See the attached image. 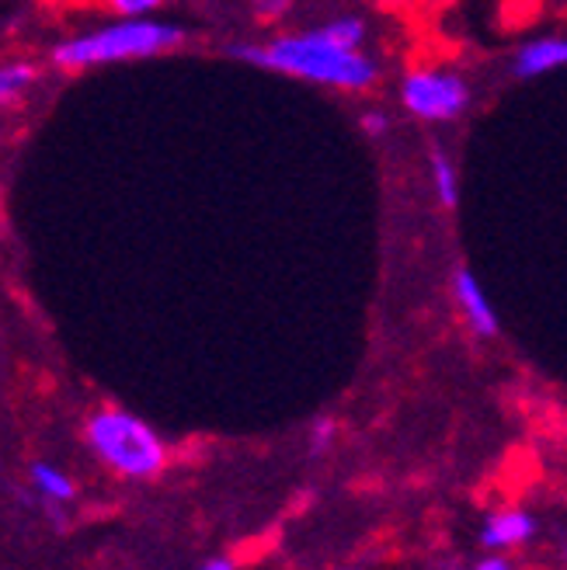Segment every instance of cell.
<instances>
[{
	"label": "cell",
	"mask_w": 567,
	"mask_h": 570,
	"mask_svg": "<svg viewBox=\"0 0 567 570\" xmlns=\"http://www.w3.org/2000/svg\"><path fill=\"white\" fill-rule=\"evenodd\" d=\"M365 42V21L362 18H334L314 32L303 36H278L265 46H231V56L241 63L290 73L300 80L328 83L342 91H365L377 83L380 70L370 56L362 52Z\"/></svg>",
	"instance_id": "cell-1"
},
{
	"label": "cell",
	"mask_w": 567,
	"mask_h": 570,
	"mask_svg": "<svg viewBox=\"0 0 567 570\" xmlns=\"http://www.w3.org/2000/svg\"><path fill=\"white\" fill-rule=\"evenodd\" d=\"M185 42V32L172 21L157 18H119L52 46V63L60 70H91L123 60H150V56L172 52Z\"/></svg>",
	"instance_id": "cell-2"
},
{
	"label": "cell",
	"mask_w": 567,
	"mask_h": 570,
	"mask_svg": "<svg viewBox=\"0 0 567 570\" xmlns=\"http://www.w3.org/2000/svg\"><path fill=\"white\" fill-rule=\"evenodd\" d=\"M88 445L98 460L116 470L119 476L129 480H147L157 476L167 463V449L160 442V435L147 421H139L129 411L119 407H101L88 417Z\"/></svg>",
	"instance_id": "cell-3"
},
{
	"label": "cell",
	"mask_w": 567,
	"mask_h": 570,
	"mask_svg": "<svg viewBox=\"0 0 567 570\" xmlns=\"http://www.w3.org/2000/svg\"><path fill=\"white\" fill-rule=\"evenodd\" d=\"M401 101L421 122H457L470 108V83L452 70H414L401 83Z\"/></svg>",
	"instance_id": "cell-4"
},
{
	"label": "cell",
	"mask_w": 567,
	"mask_h": 570,
	"mask_svg": "<svg viewBox=\"0 0 567 570\" xmlns=\"http://www.w3.org/2000/svg\"><path fill=\"white\" fill-rule=\"evenodd\" d=\"M452 299L463 309L467 324L473 327L477 337H495L498 334V313L485 293V285L477 282V275L470 268H457L452 272Z\"/></svg>",
	"instance_id": "cell-5"
},
{
	"label": "cell",
	"mask_w": 567,
	"mask_h": 570,
	"mask_svg": "<svg viewBox=\"0 0 567 570\" xmlns=\"http://www.w3.org/2000/svg\"><path fill=\"white\" fill-rule=\"evenodd\" d=\"M560 67H567V39L560 36H544V39L526 42L512 60L516 77H544Z\"/></svg>",
	"instance_id": "cell-6"
},
{
	"label": "cell",
	"mask_w": 567,
	"mask_h": 570,
	"mask_svg": "<svg viewBox=\"0 0 567 570\" xmlns=\"http://www.w3.org/2000/svg\"><path fill=\"white\" fill-rule=\"evenodd\" d=\"M529 535H532V519L526 515V511H512V508L491 515L485 532H480L485 547H519Z\"/></svg>",
	"instance_id": "cell-7"
},
{
	"label": "cell",
	"mask_w": 567,
	"mask_h": 570,
	"mask_svg": "<svg viewBox=\"0 0 567 570\" xmlns=\"http://www.w3.org/2000/svg\"><path fill=\"white\" fill-rule=\"evenodd\" d=\"M429 167H432V188H436V198H439V206L446 209H457L460 203V178H457V164L449 160L446 150H432L429 154Z\"/></svg>",
	"instance_id": "cell-8"
},
{
	"label": "cell",
	"mask_w": 567,
	"mask_h": 570,
	"mask_svg": "<svg viewBox=\"0 0 567 570\" xmlns=\"http://www.w3.org/2000/svg\"><path fill=\"white\" fill-rule=\"evenodd\" d=\"M36 80H39V70L32 63H25V60L4 63L0 67V105H18Z\"/></svg>",
	"instance_id": "cell-9"
},
{
	"label": "cell",
	"mask_w": 567,
	"mask_h": 570,
	"mask_svg": "<svg viewBox=\"0 0 567 570\" xmlns=\"http://www.w3.org/2000/svg\"><path fill=\"white\" fill-rule=\"evenodd\" d=\"M32 483H36V491L42 498H49V501H70L74 498V480L63 470L49 466V463L32 466Z\"/></svg>",
	"instance_id": "cell-10"
},
{
	"label": "cell",
	"mask_w": 567,
	"mask_h": 570,
	"mask_svg": "<svg viewBox=\"0 0 567 570\" xmlns=\"http://www.w3.org/2000/svg\"><path fill=\"white\" fill-rule=\"evenodd\" d=\"M108 4L119 11V18H147L160 4H167V0H108Z\"/></svg>",
	"instance_id": "cell-11"
},
{
	"label": "cell",
	"mask_w": 567,
	"mask_h": 570,
	"mask_svg": "<svg viewBox=\"0 0 567 570\" xmlns=\"http://www.w3.org/2000/svg\"><path fill=\"white\" fill-rule=\"evenodd\" d=\"M293 8V0H251V11L258 21H278Z\"/></svg>",
	"instance_id": "cell-12"
},
{
	"label": "cell",
	"mask_w": 567,
	"mask_h": 570,
	"mask_svg": "<svg viewBox=\"0 0 567 570\" xmlns=\"http://www.w3.org/2000/svg\"><path fill=\"white\" fill-rule=\"evenodd\" d=\"M362 129L370 132V136H387L390 132V116H383V111H365Z\"/></svg>",
	"instance_id": "cell-13"
},
{
	"label": "cell",
	"mask_w": 567,
	"mask_h": 570,
	"mask_svg": "<svg viewBox=\"0 0 567 570\" xmlns=\"http://www.w3.org/2000/svg\"><path fill=\"white\" fill-rule=\"evenodd\" d=\"M331 435H334V421L321 417V421L314 424V449H328Z\"/></svg>",
	"instance_id": "cell-14"
},
{
	"label": "cell",
	"mask_w": 567,
	"mask_h": 570,
	"mask_svg": "<svg viewBox=\"0 0 567 570\" xmlns=\"http://www.w3.org/2000/svg\"><path fill=\"white\" fill-rule=\"evenodd\" d=\"M473 570H512L505 560H498V557H491V560H485V563H477Z\"/></svg>",
	"instance_id": "cell-15"
},
{
	"label": "cell",
	"mask_w": 567,
	"mask_h": 570,
	"mask_svg": "<svg viewBox=\"0 0 567 570\" xmlns=\"http://www.w3.org/2000/svg\"><path fill=\"white\" fill-rule=\"evenodd\" d=\"M203 570H234V563L231 560H209Z\"/></svg>",
	"instance_id": "cell-16"
}]
</instances>
